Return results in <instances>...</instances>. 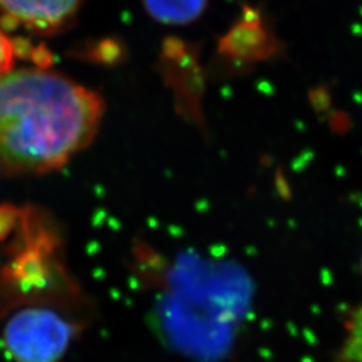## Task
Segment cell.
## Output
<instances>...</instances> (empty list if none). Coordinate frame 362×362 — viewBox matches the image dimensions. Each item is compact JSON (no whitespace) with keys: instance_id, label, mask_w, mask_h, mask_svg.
<instances>
[{"instance_id":"7a4b0ae2","label":"cell","mask_w":362,"mask_h":362,"mask_svg":"<svg viewBox=\"0 0 362 362\" xmlns=\"http://www.w3.org/2000/svg\"><path fill=\"white\" fill-rule=\"evenodd\" d=\"M58 311L31 306L16 311L3 330V344L15 362H59L77 334Z\"/></svg>"},{"instance_id":"52a82bcc","label":"cell","mask_w":362,"mask_h":362,"mask_svg":"<svg viewBox=\"0 0 362 362\" xmlns=\"http://www.w3.org/2000/svg\"><path fill=\"white\" fill-rule=\"evenodd\" d=\"M15 55L16 52L13 40L0 28V76L13 70Z\"/></svg>"},{"instance_id":"6da1fadb","label":"cell","mask_w":362,"mask_h":362,"mask_svg":"<svg viewBox=\"0 0 362 362\" xmlns=\"http://www.w3.org/2000/svg\"><path fill=\"white\" fill-rule=\"evenodd\" d=\"M104 98L47 69L0 76V175L39 176L86 149L104 119Z\"/></svg>"},{"instance_id":"277c9868","label":"cell","mask_w":362,"mask_h":362,"mask_svg":"<svg viewBox=\"0 0 362 362\" xmlns=\"http://www.w3.org/2000/svg\"><path fill=\"white\" fill-rule=\"evenodd\" d=\"M243 19L220 40V50L235 61L254 62L270 57L276 45L259 15L247 8Z\"/></svg>"},{"instance_id":"8992f818","label":"cell","mask_w":362,"mask_h":362,"mask_svg":"<svg viewBox=\"0 0 362 362\" xmlns=\"http://www.w3.org/2000/svg\"><path fill=\"white\" fill-rule=\"evenodd\" d=\"M345 332L338 361L362 362V305L350 313L345 322Z\"/></svg>"},{"instance_id":"5b68a950","label":"cell","mask_w":362,"mask_h":362,"mask_svg":"<svg viewBox=\"0 0 362 362\" xmlns=\"http://www.w3.org/2000/svg\"><path fill=\"white\" fill-rule=\"evenodd\" d=\"M148 15L158 23L184 26L197 21L207 8L208 0H141Z\"/></svg>"},{"instance_id":"3957f363","label":"cell","mask_w":362,"mask_h":362,"mask_svg":"<svg viewBox=\"0 0 362 362\" xmlns=\"http://www.w3.org/2000/svg\"><path fill=\"white\" fill-rule=\"evenodd\" d=\"M82 0H0V15L16 26L52 31L76 13Z\"/></svg>"},{"instance_id":"9c48e42d","label":"cell","mask_w":362,"mask_h":362,"mask_svg":"<svg viewBox=\"0 0 362 362\" xmlns=\"http://www.w3.org/2000/svg\"><path fill=\"white\" fill-rule=\"evenodd\" d=\"M361 270H362V260H361Z\"/></svg>"},{"instance_id":"ba28073f","label":"cell","mask_w":362,"mask_h":362,"mask_svg":"<svg viewBox=\"0 0 362 362\" xmlns=\"http://www.w3.org/2000/svg\"><path fill=\"white\" fill-rule=\"evenodd\" d=\"M13 224V208H0V238L7 235Z\"/></svg>"}]
</instances>
